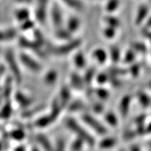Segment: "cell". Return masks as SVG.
<instances>
[{"mask_svg":"<svg viewBox=\"0 0 151 151\" xmlns=\"http://www.w3.org/2000/svg\"><path fill=\"white\" fill-rule=\"evenodd\" d=\"M56 121L50 113L40 116L34 122V126L38 128H46Z\"/></svg>","mask_w":151,"mask_h":151,"instance_id":"obj_11","label":"cell"},{"mask_svg":"<svg viewBox=\"0 0 151 151\" xmlns=\"http://www.w3.org/2000/svg\"><path fill=\"white\" fill-rule=\"evenodd\" d=\"M19 45L25 49H28L38 55L40 57H45L46 54L47 53L46 50H42V46L36 43L35 41H31L27 39L21 38L19 39Z\"/></svg>","mask_w":151,"mask_h":151,"instance_id":"obj_7","label":"cell"},{"mask_svg":"<svg viewBox=\"0 0 151 151\" xmlns=\"http://www.w3.org/2000/svg\"><path fill=\"white\" fill-rule=\"evenodd\" d=\"M36 141L40 144L44 151H53L54 146L52 145L50 139L43 133H39L36 135Z\"/></svg>","mask_w":151,"mask_h":151,"instance_id":"obj_15","label":"cell"},{"mask_svg":"<svg viewBox=\"0 0 151 151\" xmlns=\"http://www.w3.org/2000/svg\"><path fill=\"white\" fill-rule=\"evenodd\" d=\"M16 18L19 22H24L30 19V12L27 9H19L16 12Z\"/></svg>","mask_w":151,"mask_h":151,"instance_id":"obj_28","label":"cell"},{"mask_svg":"<svg viewBox=\"0 0 151 151\" xmlns=\"http://www.w3.org/2000/svg\"><path fill=\"white\" fill-rule=\"evenodd\" d=\"M103 35L107 40H113L116 35V29L106 26L103 30Z\"/></svg>","mask_w":151,"mask_h":151,"instance_id":"obj_37","label":"cell"},{"mask_svg":"<svg viewBox=\"0 0 151 151\" xmlns=\"http://www.w3.org/2000/svg\"><path fill=\"white\" fill-rule=\"evenodd\" d=\"M53 151H66V143L63 139L60 138L56 140Z\"/></svg>","mask_w":151,"mask_h":151,"instance_id":"obj_45","label":"cell"},{"mask_svg":"<svg viewBox=\"0 0 151 151\" xmlns=\"http://www.w3.org/2000/svg\"><path fill=\"white\" fill-rule=\"evenodd\" d=\"M73 63L75 67L78 70H83L86 66V58L85 54L82 51H77L74 54L73 58Z\"/></svg>","mask_w":151,"mask_h":151,"instance_id":"obj_16","label":"cell"},{"mask_svg":"<svg viewBox=\"0 0 151 151\" xmlns=\"http://www.w3.org/2000/svg\"><path fill=\"white\" fill-rule=\"evenodd\" d=\"M80 26H81V21L76 16H71L68 19L66 22V27L70 32L73 35L75 32H76L80 29Z\"/></svg>","mask_w":151,"mask_h":151,"instance_id":"obj_18","label":"cell"},{"mask_svg":"<svg viewBox=\"0 0 151 151\" xmlns=\"http://www.w3.org/2000/svg\"><path fill=\"white\" fill-rule=\"evenodd\" d=\"M140 70H141V67L139 64L133 63L130 65V67H129V69H128L127 71L130 74V76H132L133 77H137L139 76Z\"/></svg>","mask_w":151,"mask_h":151,"instance_id":"obj_39","label":"cell"},{"mask_svg":"<svg viewBox=\"0 0 151 151\" xmlns=\"http://www.w3.org/2000/svg\"><path fill=\"white\" fill-rule=\"evenodd\" d=\"M12 113V104H11V103L9 101L6 102V104L1 109V111H0V118L3 119H7L11 116Z\"/></svg>","mask_w":151,"mask_h":151,"instance_id":"obj_26","label":"cell"},{"mask_svg":"<svg viewBox=\"0 0 151 151\" xmlns=\"http://www.w3.org/2000/svg\"><path fill=\"white\" fill-rule=\"evenodd\" d=\"M137 98H138V101L139 104L143 106V108H147L150 106L151 104V100L150 96L147 94H146L143 92H139L137 94Z\"/></svg>","mask_w":151,"mask_h":151,"instance_id":"obj_30","label":"cell"},{"mask_svg":"<svg viewBox=\"0 0 151 151\" xmlns=\"http://www.w3.org/2000/svg\"><path fill=\"white\" fill-rule=\"evenodd\" d=\"M104 120L108 125L112 127H116L119 123L117 116L112 111L106 112L105 114H104Z\"/></svg>","mask_w":151,"mask_h":151,"instance_id":"obj_23","label":"cell"},{"mask_svg":"<svg viewBox=\"0 0 151 151\" xmlns=\"http://www.w3.org/2000/svg\"><path fill=\"white\" fill-rule=\"evenodd\" d=\"M5 35H6V41L14 40L18 35V30L14 28H9L5 30Z\"/></svg>","mask_w":151,"mask_h":151,"instance_id":"obj_41","label":"cell"},{"mask_svg":"<svg viewBox=\"0 0 151 151\" xmlns=\"http://www.w3.org/2000/svg\"><path fill=\"white\" fill-rule=\"evenodd\" d=\"M84 107L85 105L83 102L80 100H75V101H70L66 108L70 110V112H78L83 111Z\"/></svg>","mask_w":151,"mask_h":151,"instance_id":"obj_29","label":"cell"},{"mask_svg":"<svg viewBox=\"0 0 151 151\" xmlns=\"http://www.w3.org/2000/svg\"><path fill=\"white\" fill-rule=\"evenodd\" d=\"M146 117H147V116H146L145 114H141L140 116H139L137 118V119H136V122H137V125L138 126L143 125V123H144V121H145Z\"/></svg>","mask_w":151,"mask_h":151,"instance_id":"obj_48","label":"cell"},{"mask_svg":"<svg viewBox=\"0 0 151 151\" xmlns=\"http://www.w3.org/2000/svg\"><path fill=\"white\" fill-rule=\"evenodd\" d=\"M136 135H137V132L129 130V131H127L126 133H124L123 137H124V139H133V138L136 137Z\"/></svg>","mask_w":151,"mask_h":151,"instance_id":"obj_47","label":"cell"},{"mask_svg":"<svg viewBox=\"0 0 151 151\" xmlns=\"http://www.w3.org/2000/svg\"><path fill=\"white\" fill-rule=\"evenodd\" d=\"M96 75V72L95 68H88L87 70H86L85 73L83 76L86 85H90L93 83V81L95 80Z\"/></svg>","mask_w":151,"mask_h":151,"instance_id":"obj_25","label":"cell"},{"mask_svg":"<svg viewBox=\"0 0 151 151\" xmlns=\"http://www.w3.org/2000/svg\"><path fill=\"white\" fill-rule=\"evenodd\" d=\"M110 76H116V77H119L120 76H123L124 74L127 73V70L122 69V68H117L113 67L109 69L107 72H106Z\"/></svg>","mask_w":151,"mask_h":151,"instance_id":"obj_38","label":"cell"},{"mask_svg":"<svg viewBox=\"0 0 151 151\" xmlns=\"http://www.w3.org/2000/svg\"><path fill=\"white\" fill-rule=\"evenodd\" d=\"M61 1L73 9L81 10L83 9V4L80 0H61Z\"/></svg>","mask_w":151,"mask_h":151,"instance_id":"obj_34","label":"cell"},{"mask_svg":"<svg viewBox=\"0 0 151 151\" xmlns=\"http://www.w3.org/2000/svg\"><path fill=\"white\" fill-rule=\"evenodd\" d=\"M94 94L96 95L100 100H107L109 96V92L104 87H99L94 90Z\"/></svg>","mask_w":151,"mask_h":151,"instance_id":"obj_35","label":"cell"},{"mask_svg":"<svg viewBox=\"0 0 151 151\" xmlns=\"http://www.w3.org/2000/svg\"><path fill=\"white\" fill-rule=\"evenodd\" d=\"M144 35H145L146 37L151 42V32H150V31H145L144 32Z\"/></svg>","mask_w":151,"mask_h":151,"instance_id":"obj_51","label":"cell"},{"mask_svg":"<svg viewBox=\"0 0 151 151\" xmlns=\"http://www.w3.org/2000/svg\"><path fill=\"white\" fill-rule=\"evenodd\" d=\"M12 82H13V78L12 76H9L6 80L4 88H3V91H2V95L5 98H9V96H11L12 90Z\"/></svg>","mask_w":151,"mask_h":151,"instance_id":"obj_32","label":"cell"},{"mask_svg":"<svg viewBox=\"0 0 151 151\" xmlns=\"http://www.w3.org/2000/svg\"><path fill=\"white\" fill-rule=\"evenodd\" d=\"M129 151H140V148H139V146L133 145L130 147V150H129Z\"/></svg>","mask_w":151,"mask_h":151,"instance_id":"obj_50","label":"cell"},{"mask_svg":"<svg viewBox=\"0 0 151 151\" xmlns=\"http://www.w3.org/2000/svg\"><path fill=\"white\" fill-rule=\"evenodd\" d=\"M136 53L137 52L133 49L128 50L124 54V56L122 57V60L124 62V63L129 64V65H131L132 63H133V62L136 60Z\"/></svg>","mask_w":151,"mask_h":151,"instance_id":"obj_31","label":"cell"},{"mask_svg":"<svg viewBox=\"0 0 151 151\" xmlns=\"http://www.w3.org/2000/svg\"><path fill=\"white\" fill-rule=\"evenodd\" d=\"M104 22L106 24V26H111L115 29H118L121 26V22L118 18L115 16H111V15H108L104 18Z\"/></svg>","mask_w":151,"mask_h":151,"instance_id":"obj_27","label":"cell"},{"mask_svg":"<svg viewBox=\"0 0 151 151\" xmlns=\"http://www.w3.org/2000/svg\"><path fill=\"white\" fill-rule=\"evenodd\" d=\"M119 6V0H109L105 6L106 11L110 14L112 12H115Z\"/></svg>","mask_w":151,"mask_h":151,"instance_id":"obj_36","label":"cell"},{"mask_svg":"<svg viewBox=\"0 0 151 151\" xmlns=\"http://www.w3.org/2000/svg\"><path fill=\"white\" fill-rule=\"evenodd\" d=\"M132 98L129 95H126L123 96L119 104V113L121 117L125 118L128 115L130 109V105H131Z\"/></svg>","mask_w":151,"mask_h":151,"instance_id":"obj_10","label":"cell"},{"mask_svg":"<svg viewBox=\"0 0 151 151\" xmlns=\"http://www.w3.org/2000/svg\"><path fill=\"white\" fill-rule=\"evenodd\" d=\"M116 143H117V140L115 137H104L99 143V147L102 150H109L115 147L116 145Z\"/></svg>","mask_w":151,"mask_h":151,"instance_id":"obj_21","label":"cell"},{"mask_svg":"<svg viewBox=\"0 0 151 151\" xmlns=\"http://www.w3.org/2000/svg\"><path fill=\"white\" fill-rule=\"evenodd\" d=\"M45 109V106H43L42 105L39 106H35V107H31L26 109L25 111L22 113V116L23 118H30L32 117V116H35L40 114V113H42V111Z\"/></svg>","mask_w":151,"mask_h":151,"instance_id":"obj_22","label":"cell"},{"mask_svg":"<svg viewBox=\"0 0 151 151\" xmlns=\"http://www.w3.org/2000/svg\"><path fill=\"white\" fill-rule=\"evenodd\" d=\"M55 37L61 42H67L73 39V35L66 28L60 27L56 29L55 32Z\"/></svg>","mask_w":151,"mask_h":151,"instance_id":"obj_17","label":"cell"},{"mask_svg":"<svg viewBox=\"0 0 151 151\" xmlns=\"http://www.w3.org/2000/svg\"><path fill=\"white\" fill-rule=\"evenodd\" d=\"M10 136H11L12 139H16V140H22L25 137V132L21 129H15L10 133Z\"/></svg>","mask_w":151,"mask_h":151,"instance_id":"obj_43","label":"cell"},{"mask_svg":"<svg viewBox=\"0 0 151 151\" xmlns=\"http://www.w3.org/2000/svg\"><path fill=\"white\" fill-rule=\"evenodd\" d=\"M146 133H151V123L146 127Z\"/></svg>","mask_w":151,"mask_h":151,"instance_id":"obj_53","label":"cell"},{"mask_svg":"<svg viewBox=\"0 0 151 151\" xmlns=\"http://www.w3.org/2000/svg\"><path fill=\"white\" fill-rule=\"evenodd\" d=\"M149 87L151 89V80L150 81V83H149Z\"/></svg>","mask_w":151,"mask_h":151,"instance_id":"obj_56","label":"cell"},{"mask_svg":"<svg viewBox=\"0 0 151 151\" xmlns=\"http://www.w3.org/2000/svg\"><path fill=\"white\" fill-rule=\"evenodd\" d=\"M19 60L24 67H26L29 71L32 72V73H40L42 70V64L39 63L35 58L32 57L29 54L26 53V52L20 53Z\"/></svg>","mask_w":151,"mask_h":151,"instance_id":"obj_5","label":"cell"},{"mask_svg":"<svg viewBox=\"0 0 151 151\" xmlns=\"http://www.w3.org/2000/svg\"><path fill=\"white\" fill-rule=\"evenodd\" d=\"M147 28H151V17H150L149 19L147 20Z\"/></svg>","mask_w":151,"mask_h":151,"instance_id":"obj_54","label":"cell"},{"mask_svg":"<svg viewBox=\"0 0 151 151\" xmlns=\"http://www.w3.org/2000/svg\"><path fill=\"white\" fill-rule=\"evenodd\" d=\"M96 82L99 85H104V84L107 83L109 81V75L106 73V72H104V73H96L95 77Z\"/></svg>","mask_w":151,"mask_h":151,"instance_id":"obj_33","label":"cell"},{"mask_svg":"<svg viewBox=\"0 0 151 151\" xmlns=\"http://www.w3.org/2000/svg\"><path fill=\"white\" fill-rule=\"evenodd\" d=\"M148 12H149V8L147 6H141L139 8L137 11V16L135 17V24L137 26L141 25L146 18L148 16Z\"/></svg>","mask_w":151,"mask_h":151,"instance_id":"obj_19","label":"cell"},{"mask_svg":"<svg viewBox=\"0 0 151 151\" xmlns=\"http://www.w3.org/2000/svg\"><path fill=\"white\" fill-rule=\"evenodd\" d=\"M81 119L88 127L93 129L96 133L99 135H105L107 133V129L106 128L105 126L91 114L83 113L81 116Z\"/></svg>","mask_w":151,"mask_h":151,"instance_id":"obj_4","label":"cell"},{"mask_svg":"<svg viewBox=\"0 0 151 151\" xmlns=\"http://www.w3.org/2000/svg\"><path fill=\"white\" fill-rule=\"evenodd\" d=\"M15 151H26V149H25V147L23 146H20V147H17Z\"/></svg>","mask_w":151,"mask_h":151,"instance_id":"obj_52","label":"cell"},{"mask_svg":"<svg viewBox=\"0 0 151 151\" xmlns=\"http://www.w3.org/2000/svg\"><path fill=\"white\" fill-rule=\"evenodd\" d=\"M108 55H109V60L115 64L118 63L122 60V57H123L119 48L116 46H110L109 52H108Z\"/></svg>","mask_w":151,"mask_h":151,"instance_id":"obj_20","label":"cell"},{"mask_svg":"<svg viewBox=\"0 0 151 151\" xmlns=\"http://www.w3.org/2000/svg\"><path fill=\"white\" fill-rule=\"evenodd\" d=\"M2 41H6V35H5V31L0 30V42H2Z\"/></svg>","mask_w":151,"mask_h":151,"instance_id":"obj_49","label":"cell"},{"mask_svg":"<svg viewBox=\"0 0 151 151\" xmlns=\"http://www.w3.org/2000/svg\"><path fill=\"white\" fill-rule=\"evenodd\" d=\"M0 51H1V49H0Z\"/></svg>","mask_w":151,"mask_h":151,"instance_id":"obj_61","label":"cell"},{"mask_svg":"<svg viewBox=\"0 0 151 151\" xmlns=\"http://www.w3.org/2000/svg\"><path fill=\"white\" fill-rule=\"evenodd\" d=\"M119 151H125V150H120Z\"/></svg>","mask_w":151,"mask_h":151,"instance_id":"obj_58","label":"cell"},{"mask_svg":"<svg viewBox=\"0 0 151 151\" xmlns=\"http://www.w3.org/2000/svg\"><path fill=\"white\" fill-rule=\"evenodd\" d=\"M58 80V73L54 70H49L45 74L43 77V81L46 85H53Z\"/></svg>","mask_w":151,"mask_h":151,"instance_id":"obj_24","label":"cell"},{"mask_svg":"<svg viewBox=\"0 0 151 151\" xmlns=\"http://www.w3.org/2000/svg\"><path fill=\"white\" fill-rule=\"evenodd\" d=\"M104 109H105V107H104V104L102 103H96L93 106V110L94 113H97V114L104 113Z\"/></svg>","mask_w":151,"mask_h":151,"instance_id":"obj_46","label":"cell"},{"mask_svg":"<svg viewBox=\"0 0 151 151\" xmlns=\"http://www.w3.org/2000/svg\"><path fill=\"white\" fill-rule=\"evenodd\" d=\"M65 125L68 129L71 130L76 135L77 138L82 139L86 145L90 147H93L95 145V139L86 129L80 125V123L72 117H68L65 120Z\"/></svg>","mask_w":151,"mask_h":151,"instance_id":"obj_2","label":"cell"},{"mask_svg":"<svg viewBox=\"0 0 151 151\" xmlns=\"http://www.w3.org/2000/svg\"><path fill=\"white\" fill-rule=\"evenodd\" d=\"M15 99H16L17 104L19 105V106H21L23 109H28L33 104V100L32 99V98H30L26 94L22 93V92L16 93V95H15Z\"/></svg>","mask_w":151,"mask_h":151,"instance_id":"obj_12","label":"cell"},{"mask_svg":"<svg viewBox=\"0 0 151 151\" xmlns=\"http://www.w3.org/2000/svg\"><path fill=\"white\" fill-rule=\"evenodd\" d=\"M84 144H86V143L82 139L77 138L72 143V150H73V151H81Z\"/></svg>","mask_w":151,"mask_h":151,"instance_id":"obj_44","label":"cell"},{"mask_svg":"<svg viewBox=\"0 0 151 151\" xmlns=\"http://www.w3.org/2000/svg\"><path fill=\"white\" fill-rule=\"evenodd\" d=\"M59 101L63 109L67 107V106L71 101V91H70V87L68 86H62L61 90L60 91L59 96H57Z\"/></svg>","mask_w":151,"mask_h":151,"instance_id":"obj_9","label":"cell"},{"mask_svg":"<svg viewBox=\"0 0 151 151\" xmlns=\"http://www.w3.org/2000/svg\"><path fill=\"white\" fill-rule=\"evenodd\" d=\"M150 2H151V0H150Z\"/></svg>","mask_w":151,"mask_h":151,"instance_id":"obj_60","label":"cell"},{"mask_svg":"<svg viewBox=\"0 0 151 151\" xmlns=\"http://www.w3.org/2000/svg\"><path fill=\"white\" fill-rule=\"evenodd\" d=\"M2 144L0 143V151L2 150Z\"/></svg>","mask_w":151,"mask_h":151,"instance_id":"obj_57","label":"cell"},{"mask_svg":"<svg viewBox=\"0 0 151 151\" xmlns=\"http://www.w3.org/2000/svg\"><path fill=\"white\" fill-rule=\"evenodd\" d=\"M92 57L93 58L97 63L103 65V64H105L106 62L109 59V55H108V52H106L104 49L97 48L93 50L92 52Z\"/></svg>","mask_w":151,"mask_h":151,"instance_id":"obj_14","label":"cell"},{"mask_svg":"<svg viewBox=\"0 0 151 151\" xmlns=\"http://www.w3.org/2000/svg\"><path fill=\"white\" fill-rule=\"evenodd\" d=\"M81 43V40L79 39H73L67 42H63V43H62L61 45H46L45 50L47 53H50L53 56H66L77 50L80 48Z\"/></svg>","mask_w":151,"mask_h":151,"instance_id":"obj_1","label":"cell"},{"mask_svg":"<svg viewBox=\"0 0 151 151\" xmlns=\"http://www.w3.org/2000/svg\"><path fill=\"white\" fill-rule=\"evenodd\" d=\"M34 27H35V22L31 19L21 22V26H20V29L22 31H28L34 29Z\"/></svg>","mask_w":151,"mask_h":151,"instance_id":"obj_40","label":"cell"},{"mask_svg":"<svg viewBox=\"0 0 151 151\" xmlns=\"http://www.w3.org/2000/svg\"><path fill=\"white\" fill-rule=\"evenodd\" d=\"M150 151H151V146H150Z\"/></svg>","mask_w":151,"mask_h":151,"instance_id":"obj_59","label":"cell"},{"mask_svg":"<svg viewBox=\"0 0 151 151\" xmlns=\"http://www.w3.org/2000/svg\"><path fill=\"white\" fill-rule=\"evenodd\" d=\"M136 52H139V53H145L147 51V46L142 42H134L132 45V48Z\"/></svg>","mask_w":151,"mask_h":151,"instance_id":"obj_42","label":"cell"},{"mask_svg":"<svg viewBox=\"0 0 151 151\" xmlns=\"http://www.w3.org/2000/svg\"><path fill=\"white\" fill-rule=\"evenodd\" d=\"M50 18L52 26L55 29L63 27V16L61 9L58 6L54 4L50 10Z\"/></svg>","mask_w":151,"mask_h":151,"instance_id":"obj_8","label":"cell"},{"mask_svg":"<svg viewBox=\"0 0 151 151\" xmlns=\"http://www.w3.org/2000/svg\"><path fill=\"white\" fill-rule=\"evenodd\" d=\"M31 151H40V150L38 149V148H36V147H34V148H32Z\"/></svg>","mask_w":151,"mask_h":151,"instance_id":"obj_55","label":"cell"},{"mask_svg":"<svg viewBox=\"0 0 151 151\" xmlns=\"http://www.w3.org/2000/svg\"><path fill=\"white\" fill-rule=\"evenodd\" d=\"M49 0H37L35 9V19L38 23L43 25L46 21L48 16Z\"/></svg>","mask_w":151,"mask_h":151,"instance_id":"obj_6","label":"cell"},{"mask_svg":"<svg viewBox=\"0 0 151 151\" xmlns=\"http://www.w3.org/2000/svg\"><path fill=\"white\" fill-rule=\"evenodd\" d=\"M70 88H73L74 90H82L85 86V82L83 80V76L79 75L76 73H73L70 76Z\"/></svg>","mask_w":151,"mask_h":151,"instance_id":"obj_13","label":"cell"},{"mask_svg":"<svg viewBox=\"0 0 151 151\" xmlns=\"http://www.w3.org/2000/svg\"><path fill=\"white\" fill-rule=\"evenodd\" d=\"M5 58H6V63L9 67L10 72L12 73V77L13 78V80H15L16 83H21L22 80V72L20 70L18 60L15 57L14 52H12V50H8L6 51Z\"/></svg>","mask_w":151,"mask_h":151,"instance_id":"obj_3","label":"cell"}]
</instances>
